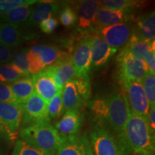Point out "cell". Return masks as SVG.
Here are the masks:
<instances>
[{"mask_svg":"<svg viewBox=\"0 0 155 155\" xmlns=\"http://www.w3.org/2000/svg\"><path fill=\"white\" fill-rule=\"evenodd\" d=\"M116 139L124 155L129 153L154 154V134L151 131L148 119L130 111L124 129Z\"/></svg>","mask_w":155,"mask_h":155,"instance_id":"6da1fadb","label":"cell"},{"mask_svg":"<svg viewBox=\"0 0 155 155\" xmlns=\"http://www.w3.org/2000/svg\"><path fill=\"white\" fill-rule=\"evenodd\" d=\"M19 136L42 155H55L63 138L50 122L23 127Z\"/></svg>","mask_w":155,"mask_h":155,"instance_id":"7a4b0ae2","label":"cell"},{"mask_svg":"<svg viewBox=\"0 0 155 155\" xmlns=\"http://www.w3.org/2000/svg\"><path fill=\"white\" fill-rule=\"evenodd\" d=\"M108 109L106 124L116 135L124 129L129 115V108L125 94L114 91L107 95Z\"/></svg>","mask_w":155,"mask_h":155,"instance_id":"3957f363","label":"cell"},{"mask_svg":"<svg viewBox=\"0 0 155 155\" xmlns=\"http://www.w3.org/2000/svg\"><path fill=\"white\" fill-rule=\"evenodd\" d=\"M89 137L93 155H124L117 139L104 126L96 124Z\"/></svg>","mask_w":155,"mask_h":155,"instance_id":"277c9868","label":"cell"},{"mask_svg":"<svg viewBox=\"0 0 155 155\" xmlns=\"http://www.w3.org/2000/svg\"><path fill=\"white\" fill-rule=\"evenodd\" d=\"M129 104L131 113L147 119L150 104L141 82L131 80H120Z\"/></svg>","mask_w":155,"mask_h":155,"instance_id":"5b68a950","label":"cell"},{"mask_svg":"<svg viewBox=\"0 0 155 155\" xmlns=\"http://www.w3.org/2000/svg\"><path fill=\"white\" fill-rule=\"evenodd\" d=\"M119 80H131L141 82L149 72L145 62L133 56L129 51L122 49L117 57Z\"/></svg>","mask_w":155,"mask_h":155,"instance_id":"8992f818","label":"cell"},{"mask_svg":"<svg viewBox=\"0 0 155 155\" xmlns=\"http://www.w3.org/2000/svg\"><path fill=\"white\" fill-rule=\"evenodd\" d=\"M90 34L81 38L72 49L71 61L78 77H89L91 71Z\"/></svg>","mask_w":155,"mask_h":155,"instance_id":"52a82bcc","label":"cell"},{"mask_svg":"<svg viewBox=\"0 0 155 155\" xmlns=\"http://www.w3.org/2000/svg\"><path fill=\"white\" fill-rule=\"evenodd\" d=\"M22 110L23 127L35 124L41 122H50L47 110V103L35 92L23 104H21Z\"/></svg>","mask_w":155,"mask_h":155,"instance_id":"ba28073f","label":"cell"},{"mask_svg":"<svg viewBox=\"0 0 155 155\" xmlns=\"http://www.w3.org/2000/svg\"><path fill=\"white\" fill-rule=\"evenodd\" d=\"M132 32V22L129 21L102 28L96 33L99 35L110 47L118 50L127 46Z\"/></svg>","mask_w":155,"mask_h":155,"instance_id":"9c48e42d","label":"cell"},{"mask_svg":"<svg viewBox=\"0 0 155 155\" xmlns=\"http://www.w3.org/2000/svg\"><path fill=\"white\" fill-rule=\"evenodd\" d=\"M90 38L91 69H100L107 65L117 50L110 47L98 34L91 33Z\"/></svg>","mask_w":155,"mask_h":155,"instance_id":"30bf717a","label":"cell"},{"mask_svg":"<svg viewBox=\"0 0 155 155\" xmlns=\"http://www.w3.org/2000/svg\"><path fill=\"white\" fill-rule=\"evenodd\" d=\"M131 10H111L99 7L95 17L91 33H96L101 29L131 21Z\"/></svg>","mask_w":155,"mask_h":155,"instance_id":"8fae6325","label":"cell"},{"mask_svg":"<svg viewBox=\"0 0 155 155\" xmlns=\"http://www.w3.org/2000/svg\"><path fill=\"white\" fill-rule=\"evenodd\" d=\"M55 155H93L90 141L86 134L63 137Z\"/></svg>","mask_w":155,"mask_h":155,"instance_id":"7c38bea8","label":"cell"},{"mask_svg":"<svg viewBox=\"0 0 155 155\" xmlns=\"http://www.w3.org/2000/svg\"><path fill=\"white\" fill-rule=\"evenodd\" d=\"M35 36L25 32L21 25L0 24V43L9 48L17 47Z\"/></svg>","mask_w":155,"mask_h":155,"instance_id":"4fadbf2b","label":"cell"},{"mask_svg":"<svg viewBox=\"0 0 155 155\" xmlns=\"http://www.w3.org/2000/svg\"><path fill=\"white\" fill-rule=\"evenodd\" d=\"M83 124V116L79 108L65 111L54 127L63 137L76 135Z\"/></svg>","mask_w":155,"mask_h":155,"instance_id":"5bb4252c","label":"cell"},{"mask_svg":"<svg viewBox=\"0 0 155 155\" xmlns=\"http://www.w3.org/2000/svg\"><path fill=\"white\" fill-rule=\"evenodd\" d=\"M44 70L50 75L59 90H62L68 82L74 80L77 78L70 57Z\"/></svg>","mask_w":155,"mask_h":155,"instance_id":"9a60e30c","label":"cell"},{"mask_svg":"<svg viewBox=\"0 0 155 155\" xmlns=\"http://www.w3.org/2000/svg\"><path fill=\"white\" fill-rule=\"evenodd\" d=\"M0 121L11 133L17 136L22 121L21 104L0 102Z\"/></svg>","mask_w":155,"mask_h":155,"instance_id":"2e32d148","label":"cell"},{"mask_svg":"<svg viewBox=\"0 0 155 155\" xmlns=\"http://www.w3.org/2000/svg\"><path fill=\"white\" fill-rule=\"evenodd\" d=\"M98 1L83 0L76 2L75 12L78 16V26L83 30L91 31L95 17L99 8Z\"/></svg>","mask_w":155,"mask_h":155,"instance_id":"e0dca14e","label":"cell"},{"mask_svg":"<svg viewBox=\"0 0 155 155\" xmlns=\"http://www.w3.org/2000/svg\"><path fill=\"white\" fill-rule=\"evenodd\" d=\"M131 36L141 41L148 42L154 41V11L146 13L137 19L134 26H133V32Z\"/></svg>","mask_w":155,"mask_h":155,"instance_id":"ac0fdd59","label":"cell"},{"mask_svg":"<svg viewBox=\"0 0 155 155\" xmlns=\"http://www.w3.org/2000/svg\"><path fill=\"white\" fill-rule=\"evenodd\" d=\"M32 79L35 92L47 104L61 91L57 88L50 75L45 70L32 75Z\"/></svg>","mask_w":155,"mask_h":155,"instance_id":"d6986e66","label":"cell"},{"mask_svg":"<svg viewBox=\"0 0 155 155\" xmlns=\"http://www.w3.org/2000/svg\"><path fill=\"white\" fill-rule=\"evenodd\" d=\"M30 50L37 56L44 68L52 66L58 62L70 57V55H68L65 52L62 51L55 46L47 45H38L32 47Z\"/></svg>","mask_w":155,"mask_h":155,"instance_id":"ffe728a7","label":"cell"},{"mask_svg":"<svg viewBox=\"0 0 155 155\" xmlns=\"http://www.w3.org/2000/svg\"><path fill=\"white\" fill-rule=\"evenodd\" d=\"M39 2L40 3H38L36 7H34L30 17L24 25L25 28L34 26L40 24L45 19L51 18L53 15L58 12L61 7L59 4L51 2L40 1Z\"/></svg>","mask_w":155,"mask_h":155,"instance_id":"44dd1931","label":"cell"},{"mask_svg":"<svg viewBox=\"0 0 155 155\" xmlns=\"http://www.w3.org/2000/svg\"><path fill=\"white\" fill-rule=\"evenodd\" d=\"M17 104H23L34 94L33 81L31 76L25 77L9 85Z\"/></svg>","mask_w":155,"mask_h":155,"instance_id":"7402d4cb","label":"cell"},{"mask_svg":"<svg viewBox=\"0 0 155 155\" xmlns=\"http://www.w3.org/2000/svg\"><path fill=\"white\" fill-rule=\"evenodd\" d=\"M33 8L32 5H25L11 9L0 16V24L20 25L28 21Z\"/></svg>","mask_w":155,"mask_h":155,"instance_id":"603a6c76","label":"cell"},{"mask_svg":"<svg viewBox=\"0 0 155 155\" xmlns=\"http://www.w3.org/2000/svg\"><path fill=\"white\" fill-rule=\"evenodd\" d=\"M62 101L64 110L79 108L83 104V101L79 96L73 80L68 82L62 89Z\"/></svg>","mask_w":155,"mask_h":155,"instance_id":"cb8c5ba5","label":"cell"},{"mask_svg":"<svg viewBox=\"0 0 155 155\" xmlns=\"http://www.w3.org/2000/svg\"><path fill=\"white\" fill-rule=\"evenodd\" d=\"M124 49L129 51L137 59L145 62L147 55L151 52L155 51L154 41L151 42L141 41L131 36L129 42Z\"/></svg>","mask_w":155,"mask_h":155,"instance_id":"d4e9b609","label":"cell"},{"mask_svg":"<svg viewBox=\"0 0 155 155\" xmlns=\"http://www.w3.org/2000/svg\"><path fill=\"white\" fill-rule=\"evenodd\" d=\"M88 106L94 114L95 121L97 124L102 125L104 127L107 117L108 109V98L107 95L98 97L88 103Z\"/></svg>","mask_w":155,"mask_h":155,"instance_id":"484cf974","label":"cell"},{"mask_svg":"<svg viewBox=\"0 0 155 155\" xmlns=\"http://www.w3.org/2000/svg\"><path fill=\"white\" fill-rule=\"evenodd\" d=\"M98 2L103 8L111 10H132L143 4L140 1L134 0H103Z\"/></svg>","mask_w":155,"mask_h":155,"instance_id":"4316f807","label":"cell"},{"mask_svg":"<svg viewBox=\"0 0 155 155\" xmlns=\"http://www.w3.org/2000/svg\"><path fill=\"white\" fill-rule=\"evenodd\" d=\"M25 76L12 64L5 63L0 65V83L10 85Z\"/></svg>","mask_w":155,"mask_h":155,"instance_id":"83f0119b","label":"cell"},{"mask_svg":"<svg viewBox=\"0 0 155 155\" xmlns=\"http://www.w3.org/2000/svg\"><path fill=\"white\" fill-rule=\"evenodd\" d=\"M28 52V50H22L12 54L10 63L12 64L25 76H31L30 74Z\"/></svg>","mask_w":155,"mask_h":155,"instance_id":"f1b7e54d","label":"cell"},{"mask_svg":"<svg viewBox=\"0 0 155 155\" xmlns=\"http://www.w3.org/2000/svg\"><path fill=\"white\" fill-rule=\"evenodd\" d=\"M48 114L50 119H57L65 112L63 101H62V90L59 91L57 94L47 104Z\"/></svg>","mask_w":155,"mask_h":155,"instance_id":"f546056e","label":"cell"},{"mask_svg":"<svg viewBox=\"0 0 155 155\" xmlns=\"http://www.w3.org/2000/svg\"><path fill=\"white\" fill-rule=\"evenodd\" d=\"M16 137L0 121V155H7L9 147Z\"/></svg>","mask_w":155,"mask_h":155,"instance_id":"4dcf8cb0","label":"cell"},{"mask_svg":"<svg viewBox=\"0 0 155 155\" xmlns=\"http://www.w3.org/2000/svg\"><path fill=\"white\" fill-rule=\"evenodd\" d=\"M141 85L148 100L150 106L155 105V75L151 73L147 75L141 81Z\"/></svg>","mask_w":155,"mask_h":155,"instance_id":"1f68e13d","label":"cell"},{"mask_svg":"<svg viewBox=\"0 0 155 155\" xmlns=\"http://www.w3.org/2000/svg\"><path fill=\"white\" fill-rule=\"evenodd\" d=\"M79 96L84 101H87L91 95V86L89 77H78L73 80Z\"/></svg>","mask_w":155,"mask_h":155,"instance_id":"d6a6232c","label":"cell"},{"mask_svg":"<svg viewBox=\"0 0 155 155\" xmlns=\"http://www.w3.org/2000/svg\"><path fill=\"white\" fill-rule=\"evenodd\" d=\"M59 17L61 24L67 28L74 26L78 22L76 12L69 6H65L61 9Z\"/></svg>","mask_w":155,"mask_h":155,"instance_id":"836d02e7","label":"cell"},{"mask_svg":"<svg viewBox=\"0 0 155 155\" xmlns=\"http://www.w3.org/2000/svg\"><path fill=\"white\" fill-rule=\"evenodd\" d=\"M36 2V0H0V16L16 7L33 5Z\"/></svg>","mask_w":155,"mask_h":155,"instance_id":"e575fe53","label":"cell"},{"mask_svg":"<svg viewBox=\"0 0 155 155\" xmlns=\"http://www.w3.org/2000/svg\"><path fill=\"white\" fill-rule=\"evenodd\" d=\"M12 155H42L40 152L31 147L22 139H18L15 143Z\"/></svg>","mask_w":155,"mask_h":155,"instance_id":"d590c367","label":"cell"},{"mask_svg":"<svg viewBox=\"0 0 155 155\" xmlns=\"http://www.w3.org/2000/svg\"><path fill=\"white\" fill-rule=\"evenodd\" d=\"M0 102L17 104L9 84L0 83Z\"/></svg>","mask_w":155,"mask_h":155,"instance_id":"8d00e7d4","label":"cell"},{"mask_svg":"<svg viewBox=\"0 0 155 155\" xmlns=\"http://www.w3.org/2000/svg\"><path fill=\"white\" fill-rule=\"evenodd\" d=\"M39 25H40V28L41 29L42 32L45 34H50L53 33L58 28V22L55 18L51 17V18L45 19Z\"/></svg>","mask_w":155,"mask_h":155,"instance_id":"74e56055","label":"cell"},{"mask_svg":"<svg viewBox=\"0 0 155 155\" xmlns=\"http://www.w3.org/2000/svg\"><path fill=\"white\" fill-rule=\"evenodd\" d=\"M12 58V53L10 48L0 43V64H5L10 62Z\"/></svg>","mask_w":155,"mask_h":155,"instance_id":"f35d334b","label":"cell"},{"mask_svg":"<svg viewBox=\"0 0 155 155\" xmlns=\"http://www.w3.org/2000/svg\"><path fill=\"white\" fill-rule=\"evenodd\" d=\"M148 123L152 132L154 134L155 132V106H150L148 113Z\"/></svg>","mask_w":155,"mask_h":155,"instance_id":"ab89813d","label":"cell"},{"mask_svg":"<svg viewBox=\"0 0 155 155\" xmlns=\"http://www.w3.org/2000/svg\"><path fill=\"white\" fill-rule=\"evenodd\" d=\"M147 155H153V154H147Z\"/></svg>","mask_w":155,"mask_h":155,"instance_id":"60d3db41","label":"cell"}]
</instances>
